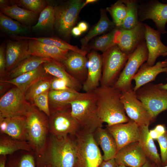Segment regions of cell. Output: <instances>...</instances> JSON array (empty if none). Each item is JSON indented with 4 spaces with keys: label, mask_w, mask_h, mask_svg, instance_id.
<instances>
[{
    "label": "cell",
    "mask_w": 167,
    "mask_h": 167,
    "mask_svg": "<svg viewBox=\"0 0 167 167\" xmlns=\"http://www.w3.org/2000/svg\"><path fill=\"white\" fill-rule=\"evenodd\" d=\"M42 65L32 71L22 74L16 78L1 82L11 84L25 93L28 89L36 81L47 75Z\"/></svg>",
    "instance_id": "29"
},
{
    "label": "cell",
    "mask_w": 167,
    "mask_h": 167,
    "mask_svg": "<svg viewBox=\"0 0 167 167\" xmlns=\"http://www.w3.org/2000/svg\"><path fill=\"white\" fill-rule=\"evenodd\" d=\"M99 167H118V165L114 158H113L107 161L103 160Z\"/></svg>",
    "instance_id": "47"
},
{
    "label": "cell",
    "mask_w": 167,
    "mask_h": 167,
    "mask_svg": "<svg viewBox=\"0 0 167 167\" xmlns=\"http://www.w3.org/2000/svg\"><path fill=\"white\" fill-rule=\"evenodd\" d=\"M73 89L68 86L67 82L65 80L54 76L52 79L50 90H63Z\"/></svg>",
    "instance_id": "43"
},
{
    "label": "cell",
    "mask_w": 167,
    "mask_h": 167,
    "mask_svg": "<svg viewBox=\"0 0 167 167\" xmlns=\"http://www.w3.org/2000/svg\"><path fill=\"white\" fill-rule=\"evenodd\" d=\"M19 150L29 152L32 149L28 142L27 141L15 139L8 136L0 138V155L6 156Z\"/></svg>",
    "instance_id": "34"
},
{
    "label": "cell",
    "mask_w": 167,
    "mask_h": 167,
    "mask_svg": "<svg viewBox=\"0 0 167 167\" xmlns=\"http://www.w3.org/2000/svg\"><path fill=\"white\" fill-rule=\"evenodd\" d=\"M6 159V156L1 155L0 158V167H5Z\"/></svg>",
    "instance_id": "50"
},
{
    "label": "cell",
    "mask_w": 167,
    "mask_h": 167,
    "mask_svg": "<svg viewBox=\"0 0 167 167\" xmlns=\"http://www.w3.org/2000/svg\"><path fill=\"white\" fill-rule=\"evenodd\" d=\"M46 75L35 83L25 92V99L32 105L37 96L45 92L50 90L53 78Z\"/></svg>",
    "instance_id": "37"
},
{
    "label": "cell",
    "mask_w": 167,
    "mask_h": 167,
    "mask_svg": "<svg viewBox=\"0 0 167 167\" xmlns=\"http://www.w3.org/2000/svg\"><path fill=\"white\" fill-rule=\"evenodd\" d=\"M156 166L154 164L153 165L148 160L142 166V167H156Z\"/></svg>",
    "instance_id": "51"
},
{
    "label": "cell",
    "mask_w": 167,
    "mask_h": 167,
    "mask_svg": "<svg viewBox=\"0 0 167 167\" xmlns=\"http://www.w3.org/2000/svg\"><path fill=\"white\" fill-rule=\"evenodd\" d=\"M84 2L81 0H72L54 6V27L63 37L70 36Z\"/></svg>",
    "instance_id": "8"
},
{
    "label": "cell",
    "mask_w": 167,
    "mask_h": 167,
    "mask_svg": "<svg viewBox=\"0 0 167 167\" xmlns=\"http://www.w3.org/2000/svg\"><path fill=\"white\" fill-rule=\"evenodd\" d=\"M145 41L148 52L146 62L150 66H153L157 58L167 52V46L162 42L161 33L144 24Z\"/></svg>",
    "instance_id": "20"
},
{
    "label": "cell",
    "mask_w": 167,
    "mask_h": 167,
    "mask_svg": "<svg viewBox=\"0 0 167 167\" xmlns=\"http://www.w3.org/2000/svg\"><path fill=\"white\" fill-rule=\"evenodd\" d=\"M139 21L151 19L154 22L158 30L161 34L166 33L167 23V3L158 0H150L139 4L138 11Z\"/></svg>",
    "instance_id": "14"
},
{
    "label": "cell",
    "mask_w": 167,
    "mask_h": 167,
    "mask_svg": "<svg viewBox=\"0 0 167 167\" xmlns=\"http://www.w3.org/2000/svg\"><path fill=\"white\" fill-rule=\"evenodd\" d=\"M116 28L110 32L97 38L90 45V49L99 50L103 53L114 44V37Z\"/></svg>",
    "instance_id": "39"
},
{
    "label": "cell",
    "mask_w": 167,
    "mask_h": 167,
    "mask_svg": "<svg viewBox=\"0 0 167 167\" xmlns=\"http://www.w3.org/2000/svg\"><path fill=\"white\" fill-rule=\"evenodd\" d=\"M135 93L149 112L152 121L160 113L167 110V91L160 88L157 84L149 83Z\"/></svg>",
    "instance_id": "9"
},
{
    "label": "cell",
    "mask_w": 167,
    "mask_h": 167,
    "mask_svg": "<svg viewBox=\"0 0 167 167\" xmlns=\"http://www.w3.org/2000/svg\"><path fill=\"white\" fill-rule=\"evenodd\" d=\"M167 56V52L163 54L162 56L163 57H165Z\"/></svg>",
    "instance_id": "55"
},
{
    "label": "cell",
    "mask_w": 167,
    "mask_h": 167,
    "mask_svg": "<svg viewBox=\"0 0 167 167\" xmlns=\"http://www.w3.org/2000/svg\"><path fill=\"white\" fill-rule=\"evenodd\" d=\"M0 9L4 14L28 26L35 20L38 14L19 6L11 0H0Z\"/></svg>",
    "instance_id": "25"
},
{
    "label": "cell",
    "mask_w": 167,
    "mask_h": 167,
    "mask_svg": "<svg viewBox=\"0 0 167 167\" xmlns=\"http://www.w3.org/2000/svg\"><path fill=\"white\" fill-rule=\"evenodd\" d=\"M166 73H167V72H166Z\"/></svg>",
    "instance_id": "57"
},
{
    "label": "cell",
    "mask_w": 167,
    "mask_h": 167,
    "mask_svg": "<svg viewBox=\"0 0 167 167\" xmlns=\"http://www.w3.org/2000/svg\"><path fill=\"white\" fill-rule=\"evenodd\" d=\"M166 131L165 126L162 124L156 125L155 128L149 131V135L153 139H157L160 135Z\"/></svg>",
    "instance_id": "46"
},
{
    "label": "cell",
    "mask_w": 167,
    "mask_h": 167,
    "mask_svg": "<svg viewBox=\"0 0 167 167\" xmlns=\"http://www.w3.org/2000/svg\"><path fill=\"white\" fill-rule=\"evenodd\" d=\"M93 134L96 142L103 152V160L114 158L118 152V148L112 135L106 129L102 127L98 128Z\"/></svg>",
    "instance_id": "26"
},
{
    "label": "cell",
    "mask_w": 167,
    "mask_h": 167,
    "mask_svg": "<svg viewBox=\"0 0 167 167\" xmlns=\"http://www.w3.org/2000/svg\"><path fill=\"white\" fill-rule=\"evenodd\" d=\"M140 135L138 141L140 146L147 158L157 167H162L161 157L153 140L149 135L148 126H140Z\"/></svg>",
    "instance_id": "28"
},
{
    "label": "cell",
    "mask_w": 167,
    "mask_h": 167,
    "mask_svg": "<svg viewBox=\"0 0 167 167\" xmlns=\"http://www.w3.org/2000/svg\"><path fill=\"white\" fill-rule=\"evenodd\" d=\"M148 52L145 41L131 54L113 87L122 92L133 89L131 82L141 65L147 61Z\"/></svg>",
    "instance_id": "7"
},
{
    "label": "cell",
    "mask_w": 167,
    "mask_h": 167,
    "mask_svg": "<svg viewBox=\"0 0 167 167\" xmlns=\"http://www.w3.org/2000/svg\"><path fill=\"white\" fill-rule=\"evenodd\" d=\"M118 167H127V166H126L123 165H118Z\"/></svg>",
    "instance_id": "54"
},
{
    "label": "cell",
    "mask_w": 167,
    "mask_h": 167,
    "mask_svg": "<svg viewBox=\"0 0 167 167\" xmlns=\"http://www.w3.org/2000/svg\"><path fill=\"white\" fill-rule=\"evenodd\" d=\"M76 147L75 167H99L103 161L93 134L80 129L74 136Z\"/></svg>",
    "instance_id": "4"
},
{
    "label": "cell",
    "mask_w": 167,
    "mask_h": 167,
    "mask_svg": "<svg viewBox=\"0 0 167 167\" xmlns=\"http://www.w3.org/2000/svg\"><path fill=\"white\" fill-rule=\"evenodd\" d=\"M6 44L4 42L0 46V75L4 76L6 72V62L5 56Z\"/></svg>",
    "instance_id": "44"
},
{
    "label": "cell",
    "mask_w": 167,
    "mask_h": 167,
    "mask_svg": "<svg viewBox=\"0 0 167 167\" xmlns=\"http://www.w3.org/2000/svg\"><path fill=\"white\" fill-rule=\"evenodd\" d=\"M70 104L71 113L80 129L93 133L97 129L102 127L103 123L97 112L95 96L92 98L74 101Z\"/></svg>",
    "instance_id": "6"
},
{
    "label": "cell",
    "mask_w": 167,
    "mask_h": 167,
    "mask_svg": "<svg viewBox=\"0 0 167 167\" xmlns=\"http://www.w3.org/2000/svg\"><path fill=\"white\" fill-rule=\"evenodd\" d=\"M19 167H35L33 156L30 154H25L21 157Z\"/></svg>",
    "instance_id": "45"
},
{
    "label": "cell",
    "mask_w": 167,
    "mask_h": 167,
    "mask_svg": "<svg viewBox=\"0 0 167 167\" xmlns=\"http://www.w3.org/2000/svg\"><path fill=\"white\" fill-rule=\"evenodd\" d=\"M42 66L46 74L65 80L70 88L78 91L82 88L81 84L67 72L62 63L52 60Z\"/></svg>",
    "instance_id": "27"
},
{
    "label": "cell",
    "mask_w": 167,
    "mask_h": 167,
    "mask_svg": "<svg viewBox=\"0 0 167 167\" xmlns=\"http://www.w3.org/2000/svg\"><path fill=\"white\" fill-rule=\"evenodd\" d=\"M74 136L58 138L51 135L43 154L40 157L49 167H74L76 161V147Z\"/></svg>",
    "instance_id": "2"
},
{
    "label": "cell",
    "mask_w": 167,
    "mask_h": 167,
    "mask_svg": "<svg viewBox=\"0 0 167 167\" xmlns=\"http://www.w3.org/2000/svg\"><path fill=\"white\" fill-rule=\"evenodd\" d=\"M112 135L117 143L118 151L131 143L138 142L140 138V126L130 119L128 122L107 126L106 128Z\"/></svg>",
    "instance_id": "15"
},
{
    "label": "cell",
    "mask_w": 167,
    "mask_h": 167,
    "mask_svg": "<svg viewBox=\"0 0 167 167\" xmlns=\"http://www.w3.org/2000/svg\"><path fill=\"white\" fill-rule=\"evenodd\" d=\"M156 167H157L156 166ZM163 167H167V165H165V166H163Z\"/></svg>",
    "instance_id": "56"
},
{
    "label": "cell",
    "mask_w": 167,
    "mask_h": 167,
    "mask_svg": "<svg viewBox=\"0 0 167 167\" xmlns=\"http://www.w3.org/2000/svg\"><path fill=\"white\" fill-rule=\"evenodd\" d=\"M106 9H100V18L98 22L90 30L88 34L80 41L82 49H84L88 42L94 37L116 28L113 22L108 18Z\"/></svg>",
    "instance_id": "30"
},
{
    "label": "cell",
    "mask_w": 167,
    "mask_h": 167,
    "mask_svg": "<svg viewBox=\"0 0 167 167\" xmlns=\"http://www.w3.org/2000/svg\"><path fill=\"white\" fill-rule=\"evenodd\" d=\"M145 41L144 24L139 22L135 27L129 29L117 28L114 42L124 53L129 55Z\"/></svg>",
    "instance_id": "12"
},
{
    "label": "cell",
    "mask_w": 167,
    "mask_h": 167,
    "mask_svg": "<svg viewBox=\"0 0 167 167\" xmlns=\"http://www.w3.org/2000/svg\"><path fill=\"white\" fill-rule=\"evenodd\" d=\"M55 23L54 6L48 5L40 13L37 23L32 29L34 31L52 29Z\"/></svg>",
    "instance_id": "36"
},
{
    "label": "cell",
    "mask_w": 167,
    "mask_h": 167,
    "mask_svg": "<svg viewBox=\"0 0 167 167\" xmlns=\"http://www.w3.org/2000/svg\"><path fill=\"white\" fill-rule=\"evenodd\" d=\"M0 132L16 139L27 141V131L25 116L0 117Z\"/></svg>",
    "instance_id": "22"
},
{
    "label": "cell",
    "mask_w": 167,
    "mask_h": 167,
    "mask_svg": "<svg viewBox=\"0 0 167 167\" xmlns=\"http://www.w3.org/2000/svg\"><path fill=\"white\" fill-rule=\"evenodd\" d=\"M98 116L107 126L127 122L130 119L126 115L121 100L122 92L113 86L101 85L92 92Z\"/></svg>",
    "instance_id": "1"
},
{
    "label": "cell",
    "mask_w": 167,
    "mask_h": 167,
    "mask_svg": "<svg viewBox=\"0 0 167 167\" xmlns=\"http://www.w3.org/2000/svg\"><path fill=\"white\" fill-rule=\"evenodd\" d=\"M121 100L127 116L139 126H149L152 122L149 112L137 99L133 89L122 92Z\"/></svg>",
    "instance_id": "13"
},
{
    "label": "cell",
    "mask_w": 167,
    "mask_h": 167,
    "mask_svg": "<svg viewBox=\"0 0 167 167\" xmlns=\"http://www.w3.org/2000/svg\"><path fill=\"white\" fill-rule=\"evenodd\" d=\"M28 56H33L40 58L52 59L62 62L66 58L70 51L44 44L33 40H28Z\"/></svg>",
    "instance_id": "19"
},
{
    "label": "cell",
    "mask_w": 167,
    "mask_h": 167,
    "mask_svg": "<svg viewBox=\"0 0 167 167\" xmlns=\"http://www.w3.org/2000/svg\"><path fill=\"white\" fill-rule=\"evenodd\" d=\"M66 70L81 84L87 76V59L85 55L69 51L62 62Z\"/></svg>",
    "instance_id": "23"
},
{
    "label": "cell",
    "mask_w": 167,
    "mask_h": 167,
    "mask_svg": "<svg viewBox=\"0 0 167 167\" xmlns=\"http://www.w3.org/2000/svg\"><path fill=\"white\" fill-rule=\"evenodd\" d=\"M13 37L16 40H18L25 39L36 40L45 44L63 49L68 50L84 55L86 56L87 54L85 50L80 49L77 46L71 45L56 37H35L16 36H14Z\"/></svg>",
    "instance_id": "33"
},
{
    "label": "cell",
    "mask_w": 167,
    "mask_h": 167,
    "mask_svg": "<svg viewBox=\"0 0 167 167\" xmlns=\"http://www.w3.org/2000/svg\"><path fill=\"white\" fill-rule=\"evenodd\" d=\"M0 28L3 32L13 36L26 34L30 30L29 26L14 20L1 11Z\"/></svg>",
    "instance_id": "32"
},
{
    "label": "cell",
    "mask_w": 167,
    "mask_h": 167,
    "mask_svg": "<svg viewBox=\"0 0 167 167\" xmlns=\"http://www.w3.org/2000/svg\"><path fill=\"white\" fill-rule=\"evenodd\" d=\"M129 55L114 44L103 53L102 74L100 85L113 86L118 79Z\"/></svg>",
    "instance_id": "5"
},
{
    "label": "cell",
    "mask_w": 167,
    "mask_h": 167,
    "mask_svg": "<svg viewBox=\"0 0 167 167\" xmlns=\"http://www.w3.org/2000/svg\"><path fill=\"white\" fill-rule=\"evenodd\" d=\"M28 40H8L6 43V72H10L20 62L28 57Z\"/></svg>",
    "instance_id": "21"
},
{
    "label": "cell",
    "mask_w": 167,
    "mask_h": 167,
    "mask_svg": "<svg viewBox=\"0 0 167 167\" xmlns=\"http://www.w3.org/2000/svg\"><path fill=\"white\" fill-rule=\"evenodd\" d=\"M167 72V60L159 61L153 66L149 65L144 62L140 66L133 78L135 85L133 90L138 89L150 82L154 81L159 74Z\"/></svg>",
    "instance_id": "24"
},
{
    "label": "cell",
    "mask_w": 167,
    "mask_h": 167,
    "mask_svg": "<svg viewBox=\"0 0 167 167\" xmlns=\"http://www.w3.org/2000/svg\"><path fill=\"white\" fill-rule=\"evenodd\" d=\"M68 109L50 111L49 118V132L58 138L68 135L74 136L80 130L71 113V109L70 110Z\"/></svg>",
    "instance_id": "10"
},
{
    "label": "cell",
    "mask_w": 167,
    "mask_h": 167,
    "mask_svg": "<svg viewBox=\"0 0 167 167\" xmlns=\"http://www.w3.org/2000/svg\"><path fill=\"white\" fill-rule=\"evenodd\" d=\"M88 69L86 79L83 84L85 92H92L99 86L102 74L101 55L92 51L87 55Z\"/></svg>",
    "instance_id": "18"
},
{
    "label": "cell",
    "mask_w": 167,
    "mask_h": 167,
    "mask_svg": "<svg viewBox=\"0 0 167 167\" xmlns=\"http://www.w3.org/2000/svg\"><path fill=\"white\" fill-rule=\"evenodd\" d=\"M161 151V158L162 166L167 165V130L157 139Z\"/></svg>",
    "instance_id": "42"
},
{
    "label": "cell",
    "mask_w": 167,
    "mask_h": 167,
    "mask_svg": "<svg viewBox=\"0 0 167 167\" xmlns=\"http://www.w3.org/2000/svg\"><path fill=\"white\" fill-rule=\"evenodd\" d=\"M106 9L111 15L115 27L119 28L123 22L127 12V7L123 1L118 0Z\"/></svg>",
    "instance_id": "38"
},
{
    "label": "cell",
    "mask_w": 167,
    "mask_h": 167,
    "mask_svg": "<svg viewBox=\"0 0 167 167\" xmlns=\"http://www.w3.org/2000/svg\"><path fill=\"white\" fill-rule=\"evenodd\" d=\"M50 111L71 108L70 103L73 101L95 97L94 93L80 92L73 89L63 90H50L49 92Z\"/></svg>",
    "instance_id": "16"
},
{
    "label": "cell",
    "mask_w": 167,
    "mask_h": 167,
    "mask_svg": "<svg viewBox=\"0 0 167 167\" xmlns=\"http://www.w3.org/2000/svg\"><path fill=\"white\" fill-rule=\"evenodd\" d=\"M157 85L160 88L167 91V83L165 84L160 83Z\"/></svg>",
    "instance_id": "52"
},
{
    "label": "cell",
    "mask_w": 167,
    "mask_h": 167,
    "mask_svg": "<svg viewBox=\"0 0 167 167\" xmlns=\"http://www.w3.org/2000/svg\"><path fill=\"white\" fill-rule=\"evenodd\" d=\"M82 33V32L78 26L74 27L71 31V33H72L74 36H80L81 34Z\"/></svg>",
    "instance_id": "49"
},
{
    "label": "cell",
    "mask_w": 167,
    "mask_h": 167,
    "mask_svg": "<svg viewBox=\"0 0 167 167\" xmlns=\"http://www.w3.org/2000/svg\"><path fill=\"white\" fill-rule=\"evenodd\" d=\"M114 158L118 165L128 167H142L148 160L138 142L131 143L122 148Z\"/></svg>",
    "instance_id": "17"
},
{
    "label": "cell",
    "mask_w": 167,
    "mask_h": 167,
    "mask_svg": "<svg viewBox=\"0 0 167 167\" xmlns=\"http://www.w3.org/2000/svg\"><path fill=\"white\" fill-rule=\"evenodd\" d=\"M25 116L27 141L32 150L40 157L45 152L49 133V119L44 113L32 105Z\"/></svg>",
    "instance_id": "3"
},
{
    "label": "cell",
    "mask_w": 167,
    "mask_h": 167,
    "mask_svg": "<svg viewBox=\"0 0 167 167\" xmlns=\"http://www.w3.org/2000/svg\"><path fill=\"white\" fill-rule=\"evenodd\" d=\"M49 91L45 92L37 96L32 105L37 107L49 118L51 116L48 97Z\"/></svg>",
    "instance_id": "41"
},
{
    "label": "cell",
    "mask_w": 167,
    "mask_h": 167,
    "mask_svg": "<svg viewBox=\"0 0 167 167\" xmlns=\"http://www.w3.org/2000/svg\"><path fill=\"white\" fill-rule=\"evenodd\" d=\"M97 1L96 0H87L84 2L83 5V8L88 4L93 3Z\"/></svg>",
    "instance_id": "53"
},
{
    "label": "cell",
    "mask_w": 167,
    "mask_h": 167,
    "mask_svg": "<svg viewBox=\"0 0 167 167\" xmlns=\"http://www.w3.org/2000/svg\"><path fill=\"white\" fill-rule=\"evenodd\" d=\"M25 94L16 87L4 94L0 100V117L25 116L32 105L26 100Z\"/></svg>",
    "instance_id": "11"
},
{
    "label": "cell",
    "mask_w": 167,
    "mask_h": 167,
    "mask_svg": "<svg viewBox=\"0 0 167 167\" xmlns=\"http://www.w3.org/2000/svg\"><path fill=\"white\" fill-rule=\"evenodd\" d=\"M19 6L36 14L41 13L48 5L44 0H11Z\"/></svg>",
    "instance_id": "40"
},
{
    "label": "cell",
    "mask_w": 167,
    "mask_h": 167,
    "mask_svg": "<svg viewBox=\"0 0 167 167\" xmlns=\"http://www.w3.org/2000/svg\"><path fill=\"white\" fill-rule=\"evenodd\" d=\"M127 7V12L123 22L118 29H129L134 28L139 22L138 11L139 4L134 0H123Z\"/></svg>",
    "instance_id": "35"
},
{
    "label": "cell",
    "mask_w": 167,
    "mask_h": 167,
    "mask_svg": "<svg viewBox=\"0 0 167 167\" xmlns=\"http://www.w3.org/2000/svg\"><path fill=\"white\" fill-rule=\"evenodd\" d=\"M78 27L82 32H84L87 30L88 29V25L84 21L81 22L79 23Z\"/></svg>",
    "instance_id": "48"
},
{
    "label": "cell",
    "mask_w": 167,
    "mask_h": 167,
    "mask_svg": "<svg viewBox=\"0 0 167 167\" xmlns=\"http://www.w3.org/2000/svg\"><path fill=\"white\" fill-rule=\"evenodd\" d=\"M52 60V59L43 58L29 56L20 62L9 73L11 79L23 74L33 71L45 63Z\"/></svg>",
    "instance_id": "31"
}]
</instances>
